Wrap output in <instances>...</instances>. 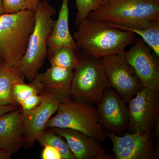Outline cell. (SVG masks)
I'll return each mask as SVG.
<instances>
[{"instance_id":"1","label":"cell","mask_w":159,"mask_h":159,"mask_svg":"<svg viewBox=\"0 0 159 159\" xmlns=\"http://www.w3.org/2000/svg\"><path fill=\"white\" fill-rule=\"evenodd\" d=\"M77 27L73 36L77 48L96 59L125 53L137 38L133 32L90 17L86 18Z\"/></svg>"},{"instance_id":"2","label":"cell","mask_w":159,"mask_h":159,"mask_svg":"<svg viewBox=\"0 0 159 159\" xmlns=\"http://www.w3.org/2000/svg\"><path fill=\"white\" fill-rule=\"evenodd\" d=\"M87 17L116 28H146L159 21V0H101Z\"/></svg>"},{"instance_id":"3","label":"cell","mask_w":159,"mask_h":159,"mask_svg":"<svg viewBox=\"0 0 159 159\" xmlns=\"http://www.w3.org/2000/svg\"><path fill=\"white\" fill-rule=\"evenodd\" d=\"M35 19V10L4 13L0 16V58L10 66L19 67Z\"/></svg>"},{"instance_id":"4","label":"cell","mask_w":159,"mask_h":159,"mask_svg":"<svg viewBox=\"0 0 159 159\" xmlns=\"http://www.w3.org/2000/svg\"><path fill=\"white\" fill-rule=\"evenodd\" d=\"M35 11L34 28L19 67L30 81L34 79L48 54L47 40L55 22L52 17L56 13L47 0H41Z\"/></svg>"},{"instance_id":"5","label":"cell","mask_w":159,"mask_h":159,"mask_svg":"<svg viewBox=\"0 0 159 159\" xmlns=\"http://www.w3.org/2000/svg\"><path fill=\"white\" fill-rule=\"evenodd\" d=\"M56 116L51 117L45 129L68 128L76 129L101 142L107 132L99 122L97 108L87 103L70 98L64 99Z\"/></svg>"},{"instance_id":"6","label":"cell","mask_w":159,"mask_h":159,"mask_svg":"<svg viewBox=\"0 0 159 159\" xmlns=\"http://www.w3.org/2000/svg\"><path fill=\"white\" fill-rule=\"evenodd\" d=\"M81 51L74 69L70 96L85 103L97 102L110 85L100 59Z\"/></svg>"},{"instance_id":"7","label":"cell","mask_w":159,"mask_h":159,"mask_svg":"<svg viewBox=\"0 0 159 159\" xmlns=\"http://www.w3.org/2000/svg\"><path fill=\"white\" fill-rule=\"evenodd\" d=\"M111 88L127 103L143 88L141 81L127 62L125 52L100 59Z\"/></svg>"},{"instance_id":"8","label":"cell","mask_w":159,"mask_h":159,"mask_svg":"<svg viewBox=\"0 0 159 159\" xmlns=\"http://www.w3.org/2000/svg\"><path fill=\"white\" fill-rule=\"evenodd\" d=\"M46 89V97L39 105L31 110H22L26 133L25 146L28 148L34 146L49 119L57 112L64 99L70 97V93L66 91Z\"/></svg>"},{"instance_id":"9","label":"cell","mask_w":159,"mask_h":159,"mask_svg":"<svg viewBox=\"0 0 159 159\" xmlns=\"http://www.w3.org/2000/svg\"><path fill=\"white\" fill-rule=\"evenodd\" d=\"M159 92L143 88L128 102L129 133L151 130L158 117Z\"/></svg>"},{"instance_id":"10","label":"cell","mask_w":159,"mask_h":159,"mask_svg":"<svg viewBox=\"0 0 159 159\" xmlns=\"http://www.w3.org/2000/svg\"><path fill=\"white\" fill-rule=\"evenodd\" d=\"M125 55L127 62L140 80L143 88L159 92V62L141 38L137 37L134 43Z\"/></svg>"},{"instance_id":"11","label":"cell","mask_w":159,"mask_h":159,"mask_svg":"<svg viewBox=\"0 0 159 159\" xmlns=\"http://www.w3.org/2000/svg\"><path fill=\"white\" fill-rule=\"evenodd\" d=\"M97 103L99 122L103 128L109 132L122 136L128 129V111L126 103L111 88L102 93Z\"/></svg>"},{"instance_id":"12","label":"cell","mask_w":159,"mask_h":159,"mask_svg":"<svg viewBox=\"0 0 159 159\" xmlns=\"http://www.w3.org/2000/svg\"><path fill=\"white\" fill-rule=\"evenodd\" d=\"M107 136L112 143V151L116 159H152L155 157L151 130L125 133L122 136L107 132Z\"/></svg>"},{"instance_id":"13","label":"cell","mask_w":159,"mask_h":159,"mask_svg":"<svg viewBox=\"0 0 159 159\" xmlns=\"http://www.w3.org/2000/svg\"><path fill=\"white\" fill-rule=\"evenodd\" d=\"M49 129L63 137L75 159H113L107 153L100 141L76 129L51 128Z\"/></svg>"},{"instance_id":"14","label":"cell","mask_w":159,"mask_h":159,"mask_svg":"<svg viewBox=\"0 0 159 159\" xmlns=\"http://www.w3.org/2000/svg\"><path fill=\"white\" fill-rule=\"evenodd\" d=\"M26 133L22 110L19 107L0 117V148L11 155L25 146Z\"/></svg>"},{"instance_id":"15","label":"cell","mask_w":159,"mask_h":159,"mask_svg":"<svg viewBox=\"0 0 159 159\" xmlns=\"http://www.w3.org/2000/svg\"><path fill=\"white\" fill-rule=\"evenodd\" d=\"M69 0H62L58 18L47 40L48 55L55 49L69 47L78 50L69 28Z\"/></svg>"},{"instance_id":"16","label":"cell","mask_w":159,"mask_h":159,"mask_svg":"<svg viewBox=\"0 0 159 159\" xmlns=\"http://www.w3.org/2000/svg\"><path fill=\"white\" fill-rule=\"evenodd\" d=\"M25 78L19 68L2 60L0 64V105L18 106L13 98V89L16 84L24 82Z\"/></svg>"},{"instance_id":"17","label":"cell","mask_w":159,"mask_h":159,"mask_svg":"<svg viewBox=\"0 0 159 159\" xmlns=\"http://www.w3.org/2000/svg\"><path fill=\"white\" fill-rule=\"evenodd\" d=\"M74 70L51 66L45 72L38 73L35 78L48 89L66 91L70 93Z\"/></svg>"},{"instance_id":"18","label":"cell","mask_w":159,"mask_h":159,"mask_svg":"<svg viewBox=\"0 0 159 159\" xmlns=\"http://www.w3.org/2000/svg\"><path fill=\"white\" fill-rule=\"evenodd\" d=\"M78 50L69 47H61L49 54L51 66L74 70L79 59Z\"/></svg>"},{"instance_id":"19","label":"cell","mask_w":159,"mask_h":159,"mask_svg":"<svg viewBox=\"0 0 159 159\" xmlns=\"http://www.w3.org/2000/svg\"><path fill=\"white\" fill-rule=\"evenodd\" d=\"M36 141L43 147L50 145L56 148L61 155L62 159H75L65 139L50 129L44 130L38 137Z\"/></svg>"},{"instance_id":"20","label":"cell","mask_w":159,"mask_h":159,"mask_svg":"<svg viewBox=\"0 0 159 159\" xmlns=\"http://www.w3.org/2000/svg\"><path fill=\"white\" fill-rule=\"evenodd\" d=\"M116 28L130 31L141 36L142 40L154 52L157 57H159V21H155L150 26L146 28L116 27Z\"/></svg>"},{"instance_id":"21","label":"cell","mask_w":159,"mask_h":159,"mask_svg":"<svg viewBox=\"0 0 159 159\" xmlns=\"http://www.w3.org/2000/svg\"><path fill=\"white\" fill-rule=\"evenodd\" d=\"M43 87L42 84L36 78L31 80L29 84L25 82L18 83L13 89V98L19 107L25 99L34 94L43 93Z\"/></svg>"},{"instance_id":"22","label":"cell","mask_w":159,"mask_h":159,"mask_svg":"<svg viewBox=\"0 0 159 159\" xmlns=\"http://www.w3.org/2000/svg\"><path fill=\"white\" fill-rule=\"evenodd\" d=\"M41 0H2L4 13L35 10Z\"/></svg>"},{"instance_id":"23","label":"cell","mask_w":159,"mask_h":159,"mask_svg":"<svg viewBox=\"0 0 159 159\" xmlns=\"http://www.w3.org/2000/svg\"><path fill=\"white\" fill-rule=\"evenodd\" d=\"M101 0H75L77 12L75 17L76 26L87 17L91 11L99 7Z\"/></svg>"},{"instance_id":"24","label":"cell","mask_w":159,"mask_h":159,"mask_svg":"<svg viewBox=\"0 0 159 159\" xmlns=\"http://www.w3.org/2000/svg\"><path fill=\"white\" fill-rule=\"evenodd\" d=\"M47 95V91L43 93L39 94H34L26 98L23 101L20 105L19 107L23 111L31 110L39 105L45 98Z\"/></svg>"},{"instance_id":"25","label":"cell","mask_w":159,"mask_h":159,"mask_svg":"<svg viewBox=\"0 0 159 159\" xmlns=\"http://www.w3.org/2000/svg\"><path fill=\"white\" fill-rule=\"evenodd\" d=\"M42 159H62L58 151L52 146L46 145L44 147L41 154Z\"/></svg>"},{"instance_id":"26","label":"cell","mask_w":159,"mask_h":159,"mask_svg":"<svg viewBox=\"0 0 159 159\" xmlns=\"http://www.w3.org/2000/svg\"><path fill=\"white\" fill-rule=\"evenodd\" d=\"M19 107L18 106L8 104V105H0V117L4 114L9 112Z\"/></svg>"},{"instance_id":"27","label":"cell","mask_w":159,"mask_h":159,"mask_svg":"<svg viewBox=\"0 0 159 159\" xmlns=\"http://www.w3.org/2000/svg\"><path fill=\"white\" fill-rule=\"evenodd\" d=\"M11 156H12L11 155L0 148V159H11Z\"/></svg>"},{"instance_id":"28","label":"cell","mask_w":159,"mask_h":159,"mask_svg":"<svg viewBox=\"0 0 159 159\" xmlns=\"http://www.w3.org/2000/svg\"><path fill=\"white\" fill-rule=\"evenodd\" d=\"M4 14V9H3L2 0H0V16Z\"/></svg>"},{"instance_id":"29","label":"cell","mask_w":159,"mask_h":159,"mask_svg":"<svg viewBox=\"0 0 159 159\" xmlns=\"http://www.w3.org/2000/svg\"><path fill=\"white\" fill-rule=\"evenodd\" d=\"M2 58H0V64H1V63H2Z\"/></svg>"}]
</instances>
